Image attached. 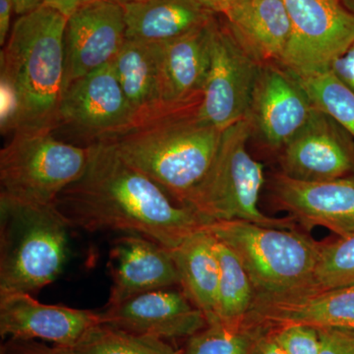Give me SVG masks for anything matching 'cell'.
I'll use <instances>...</instances> for the list:
<instances>
[{"label":"cell","instance_id":"ac0fdd59","mask_svg":"<svg viewBox=\"0 0 354 354\" xmlns=\"http://www.w3.org/2000/svg\"><path fill=\"white\" fill-rule=\"evenodd\" d=\"M113 286L106 306L149 291L179 286L171 251L138 234H124L111 250Z\"/></svg>","mask_w":354,"mask_h":354},{"label":"cell","instance_id":"d6a6232c","mask_svg":"<svg viewBox=\"0 0 354 354\" xmlns=\"http://www.w3.org/2000/svg\"><path fill=\"white\" fill-rule=\"evenodd\" d=\"M249 354H283V353L274 341L271 332L262 328L259 334L254 339Z\"/></svg>","mask_w":354,"mask_h":354},{"label":"cell","instance_id":"ffe728a7","mask_svg":"<svg viewBox=\"0 0 354 354\" xmlns=\"http://www.w3.org/2000/svg\"><path fill=\"white\" fill-rule=\"evenodd\" d=\"M223 15L228 31L256 62L281 64L291 37L283 0H241Z\"/></svg>","mask_w":354,"mask_h":354},{"label":"cell","instance_id":"7402d4cb","mask_svg":"<svg viewBox=\"0 0 354 354\" xmlns=\"http://www.w3.org/2000/svg\"><path fill=\"white\" fill-rule=\"evenodd\" d=\"M127 39L165 43L208 24L214 14L198 0H137L121 4Z\"/></svg>","mask_w":354,"mask_h":354},{"label":"cell","instance_id":"f1b7e54d","mask_svg":"<svg viewBox=\"0 0 354 354\" xmlns=\"http://www.w3.org/2000/svg\"><path fill=\"white\" fill-rule=\"evenodd\" d=\"M265 329V328H264ZM283 354H319L321 341L318 330L304 325L270 328Z\"/></svg>","mask_w":354,"mask_h":354},{"label":"cell","instance_id":"8fae6325","mask_svg":"<svg viewBox=\"0 0 354 354\" xmlns=\"http://www.w3.org/2000/svg\"><path fill=\"white\" fill-rule=\"evenodd\" d=\"M125 41L121 4L106 0L83 2L65 28L64 92L82 77L111 64Z\"/></svg>","mask_w":354,"mask_h":354},{"label":"cell","instance_id":"7c38bea8","mask_svg":"<svg viewBox=\"0 0 354 354\" xmlns=\"http://www.w3.org/2000/svg\"><path fill=\"white\" fill-rule=\"evenodd\" d=\"M314 109L297 76L279 64H264L246 120L265 146L281 151L304 127Z\"/></svg>","mask_w":354,"mask_h":354},{"label":"cell","instance_id":"4316f807","mask_svg":"<svg viewBox=\"0 0 354 354\" xmlns=\"http://www.w3.org/2000/svg\"><path fill=\"white\" fill-rule=\"evenodd\" d=\"M261 330L247 321L241 325L208 324L188 337L183 354H249Z\"/></svg>","mask_w":354,"mask_h":354},{"label":"cell","instance_id":"f546056e","mask_svg":"<svg viewBox=\"0 0 354 354\" xmlns=\"http://www.w3.org/2000/svg\"><path fill=\"white\" fill-rule=\"evenodd\" d=\"M321 348L319 354H354V332L342 329L318 330Z\"/></svg>","mask_w":354,"mask_h":354},{"label":"cell","instance_id":"f35d334b","mask_svg":"<svg viewBox=\"0 0 354 354\" xmlns=\"http://www.w3.org/2000/svg\"><path fill=\"white\" fill-rule=\"evenodd\" d=\"M85 1H90V0H85ZM84 1V2H85ZM106 1L118 2L120 4L129 3V2L137 1V0H106Z\"/></svg>","mask_w":354,"mask_h":354},{"label":"cell","instance_id":"d4e9b609","mask_svg":"<svg viewBox=\"0 0 354 354\" xmlns=\"http://www.w3.org/2000/svg\"><path fill=\"white\" fill-rule=\"evenodd\" d=\"M72 354H183L165 339L134 334L101 324L93 328L74 348Z\"/></svg>","mask_w":354,"mask_h":354},{"label":"cell","instance_id":"e0dca14e","mask_svg":"<svg viewBox=\"0 0 354 354\" xmlns=\"http://www.w3.org/2000/svg\"><path fill=\"white\" fill-rule=\"evenodd\" d=\"M104 324L134 334L158 339H186L207 327L201 310L183 290L162 288L142 293L106 306L102 312Z\"/></svg>","mask_w":354,"mask_h":354},{"label":"cell","instance_id":"1f68e13d","mask_svg":"<svg viewBox=\"0 0 354 354\" xmlns=\"http://www.w3.org/2000/svg\"><path fill=\"white\" fill-rule=\"evenodd\" d=\"M330 71L354 92V41L346 50L333 62Z\"/></svg>","mask_w":354,"mask_h":354},{"label":"cell","instance_id":"3957f363","mask_svg":"<svg viewBox=\"0 0 354 354\" xmlns=\"http://www.w3.org/2000/svg\"><path fill=\"white\" fill-rule=\"evenodd\" d=\"M199 106L172 109L108 141L128 164L184 206L208 176L223 135L200 120Z\"/></svg>","mask_w":354,"mask_h":354},{"label":"cell","instance_id":"44dd1931","mask_svg":"<svg viewBox=\"0 0 354 354\" xmlns=\"http://www.w3.org/2000/svg\"><path fill=\"white\" fill-rule=\"evenodd\" d=\"M216 20L183 36L160 43L167 99L174 106L200 104L211 65Z\"/></svg>","mask_w":354,"mask_h":354},{"label":"cell","instance_id":"6da1fadb","mask_svg":"<svg viewBox=\"0 0 354 354\" xmlns=\"http://www.w3.org/2000/svg\"><path fill=\"white\" fill-rule=\"evenodd\" d=\"M83 176L55 203L69 227L138 234L171 251L208 221L128 164L108 142L88 146Z\"/></svg>","mask_w":354,"mask_h":354},{"label":"cell","instance_id":"8992f818","mask_svg":"<svg viewBox=\"0 0 354 354\" xmlns=\"http://www.w3.org/2000/svg\"><path fill=\"white\" fill-rule=\"evenodd\" d=\"M252 135L243 120L223 130L215 162L185 206L208 221H243L264 227L295 228L292 218H277L259 209L264 167L247 151Z\"/></svg>","mask_w":354,"mask_h":354},{"label":"cell","instance_id":"cb8c5ba5","mask_svg":"<svg viewBox=\"0 0 354 354\" xmlns=\"http://www.w3.org/2000/svg\"><path fill=\"white\" fill-rule=\"evenodd\" d=\"M216 251L220 262L216 322L241 325L246 322L252 308L255 288L243 265L230 247L216 239Z\"/></svg>","mask_w":354,"mask_h":354},{"label":"cell","instance_id":"83f0119b","mask_svg":"<svg viewBox=\"0 0 354 354\" xmlns=\"http://www.w3.org/2000/svg\"><path fill=\"white\" fill-rule=\"evenodd\" d=\"M354 286V232L320 244L313 288Z\"/></svg>","mask_w":354,"mask_h":354},{"label":"cell","instance_id":"9a60e30c","mask_svg":"<svg viewBox=\"0 0 354 354\" xmlns=\"http://www.w3.org/2000/svg\"><path fill=\"white\" fill-rule=\"evenodd\" d=\"M271 188L279 208L305 230L322 227L339 237L354 232V176L304 181L279 172Z\"/></svg>","mask_w":354,"mask_h":354},{"label":"cell","instance_id":"e575fe53","mask_svg":"<svg viewBox=\"0 0 354 354\" xmlns=\"http://www.w3.org/2000/svg\"><path fill=\"white\" fill-rule=\"evenodd\" d=\"M85 0H44V6L51 7L69 18Z\"/></svg>","mask_w":354,"mask_h":354},{"label":"cell","instance_id":"4fadbf2b","mask_svg":"<svg viewBox=\"0 0 354 354\" xmlns=\"http://www.w3.org/2000/svg\"><path fill=\"white\" fill-rule=\"evenodd\" d=\"M281 174L304 181L354 176V139L327 113L314 109L281 151Z\"/></svg>","mask_w":354,"mask_h":354},{"label":"cell","instance_id":"836d02e7","mask_svg":"<svg viewBox=\"0 0 354 354\" xmlns=\"http://www.w3.org/2000/svg\"><path fill=\"white\" fill-rule=\"evenodd\" d=\"M14 10L12 0H0V44L6 43L10 30L11 15Z\"/></svg>","mask_w":354,"mask_h":354},{"label":"cell","instance_id":"5bb4252c","mask_svg":"<svg viewBox=\"0 0 354 354\" xmlns=\"http://www.w3.org/2000/svg\"><path fill=\"white\" fill-rule=\"evenodd\" d=\"M101 324H104L102 312L41 304L30 293L0 295L2 339H41L72 348Z\"/></svg>","mask_w":354,"mask_h":354},{"label":"cell","instance_id":"52a82bcc","mask_svg":"<svg viewBox=\"0 0 354 354\" xmlns=\"http://www.w3.org/2000/svg\"><path fill=\"white\" fill-rule=\"evenodd\" d=\"M88 147L55 138L53 131L15 132L0 152V198L20 204L50 206L83 176Z\"/></svg>","mask_w":354,"mask_h":354},{"label":"cell","instance_id":"277c9868","mask_svg":"<svg viewBox=\"0 0 354 354\" xmlns=\"http://www.w3.org/2000/svg\"><path fill=\"white\" fill-rule=\"evenodd\" d=\"M0 295H32L55 281L66 261L70 228L55 205L0 198Z\"/></svg>","mask_w":354,"mask_h":354},{"label":"cell","instance_id":"484cf974","mask_svg":"<svg viewBox=\"0 0 354 354\" xmlns=\"http://www.w3.org/2000/svg\"><path fill=\"white\" fill-rule=\"evenodd\" d=\"M298 80L313 106L334 118L354 139L353 91L330 70Z\"/></svg>","mask_w":354,"mask_h":354},{"label":"cell","instance_id":"2e32d148","mask_svg":"<svg viewBox=\"0 0 354 354\" xmlns=\"http://www.w3.org/2000/svg\"><path fill=\"white\" fill-rule=\"evenodd\" d=\"M247 322L265 329L304 325L316 330L342 329L354 332V286L260 295Z\"/></svg>","mask_w":354,"mask_h":354},{"label":"cell","instance_id":"8d00e7d4","mask_svg":"<svg viewBox=\"0 0 354 354\" xmlns=\"http://www.w3.org/2000/svg\"><path fill=\"white\" fill-rule=\"evenodd\" d=\"M12 1L15 12L22 16L43 6L44 0H12Z\"/></svg>","mask_w":354,"mask_h":354},{"label":"cell","instance_id":"d590c367","mask_svg":"<svg viewBox=\"0 0 354 354\" xmlns=\"http://www.w3.org/2000/svg\"><path fill=\"white\" fill-rule=\"evenodd\" d=\"M198 1L213 13L223 14L241 0H198Z\"/></svg>","mask_w":354,"mask_h":354},{"label":"cell","instance_id":"603a6c76","mask_svg":"<svg viewBox=\"0 0 354 354\" xmlns=\"http://www.w3.org/2000/svg\"><path fill=\"white\" fill-rule=\"evenodd\" d=\"M171 253L178 272L181 290L201 310L208 324L216 323L220 262L215 237L205 227Z\"/></svg>","mask_w":354,"mask_h":354},{"label":"cell","instance_id":"30bf717a","mask_svg":"<svg viewBox=\"0 0 354 354\" xmlns=\"http://www.w3.org/2000/svg\"><path fill=\"white\" fill-rule=\"evenodd\" d=\"M262 65L237 43L227 26L214 25L211 65L198 116L221 131L246 120Z\"/></svg>","mask_w":354,"mask_h":354},{"label":"cell","instance_id":"7a4b0ae2","mask_svg":"<svg viewBox=\"0 0 354 354\" xmlns=\"http://www.w3.org/2000/svg\"><path fill=\"white\" fill-rule=\"evenodd\" d=\"M67 19L43 6L20 16L13 25L0 55V84L15 97V132L57 129L64 93Z\"/></svg>","mask_w":354,"mask_h":354},{"label":"cell","instance_id":"5b68a950","mask_svg":"<svg viewBox=\"0 0 354 354\" xmlns=\"http://www.w3.org/2000/svg\"><path fill=\"white\" fill-rule=\"evenodd\" d=\"M206 230L234 251L256 293L281 295L313 288L321 243L309 235L295 228L243 221H214Z\"/></svg>","mask_w":354,"mask_h":354},{"label":"cell","instance_id":"d6986e66","mask_svg":"<svg viewBox=\"0 0 354 354\" xmlns=\"http://www.w3.org/2000/svg\"><path fill=\"white\" fill-rule=\"evenodd\" d=\"M111 65L134 113L135 125L184 108L172 106L167 99L160 43L127 39Z\"/></svg>","mask_w":354,"mask_h":354},{"label":"cell","instance_id":"ba28073f","mask_svg":"<svg viewBox=\"0 0 354 354\" xmlns=\"http://www.w3.org/2000/svg\"><path fill=\"white\" fill-rule=\"evenodd\" d=\"M291 37L279 64L298 78L328 71L354 41V15L339 0H283Z\"/></svg>","mask_w":354,"mask_h":354},{"label":"cell","instance_id":"4dcf8cb0","mask_svg":"<svg viewBox=\"0 0 354 354\" xmlns=\"http://www.w3.org/2000/svg\"><path fill=\"white\" fill-rule=\"evenodd\" d=\"M0 354H72L68 348L48 346L35 339H13L1 346Z\"/></svg>","mask_w":354,"mask_h":354},{"label":"cell","instance_id":"9c48e42d","mask_svg":"<svg viewBox=\"0 0 354 354\" xmlns=\"http://www.w3.org/2000/svg\"><path fill=\"white\" fill-rule=\"evenodd\" d=\"M134 125V113L111 64L79 79L62 94L57 129L68 128L87 147L111 141Z\"/></svg>","mask_w":354,"mask_h":354},{"label":"cell","instance_id":"74e56055","mask_svg":"<svg viewBox=\"0 0 354 354\" xmlns=\"http://www.w3.org/2000/svg\"><path fill=\"white\" fill-rule=\"evenodd\" d=\"M342 6L348 11L349 13L354 15V0H339Z\"/></svg>","mask_w":354,"mask_h":354}]
</instances>
